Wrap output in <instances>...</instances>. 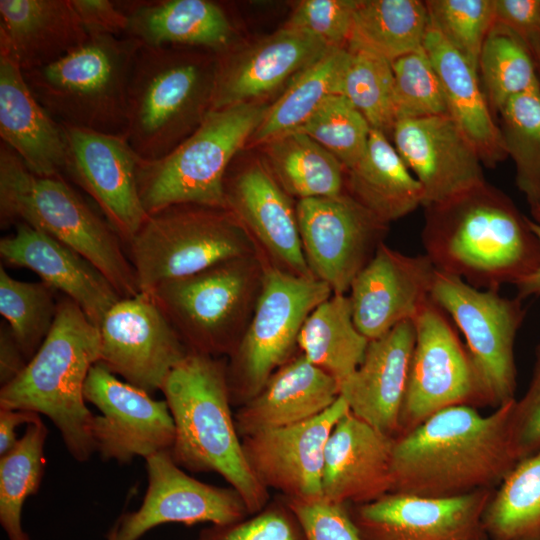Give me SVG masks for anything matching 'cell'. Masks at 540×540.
I'll return each mask as SVG.
<instances>
[{
    "mask_svg": "<svg viewBox=\"0 0 540 540\" xmlns=\"http://www.w3.org/2000/svg\"><path fill=\"white\" fill-rule=\"evenodd\" d=\"M369 340L353 321L348 295L332 294L306 318L297 339L300 353L340 384L361 364Z\"/></svg>",
    "mask_w": 540,
    "mask_h": 540,
    "instance_id": "cell-34",
    "label": "cell"
},
{
    "mask_svg": "<svg viewBox=\"0 0 540 540\" xmlns=\"http://www.w3.org/2000/svg\"><path fill=\"white\" fill-rule=\"evenodd\" d=\"M0 256L9 266L35 272L42 282L76 303L98 328L122 298L86 258L28 224H15V232L0 240Z\"/></svg>",
    "mask_w": 540,
    "mask_h": 540,
    "instance_id": "cell-26",
    "label": "cell"
},
{
    "mask_svg": "<svg viewBox=\"0 0 540 540\" xmlns=\"http://www.w3.org/2000/svg\"><path fill=\"white\" fill-rule=\"evenodd\" d=\"M349 61L347 47L330 49L291 79L252 134L254 145L267 144L297 131L331 95L341 94Z\"/></svg>",
    "mask_w": 540,
    "mask_h": 540,
    "instance_id": "cell-35",
    "label": "cell"
},
{
    "mask_svg": "<svg viewBox=\"0 0 540 540\" xmlns=\"http://www.w3.org/2000/svg\"><path fill=\"white\" fill-rule=\"evenodd\" d=\"M141 44L91 33L58 61L22 72L36 100L62 125L126 137L128 87Z\"/></svg>",
    "mask_w": 540,
    "mask_h": 540,
    "instance_id": "cell-7",
    "label": "cell"
},
{
    "mask_svg": "<svg viewBox=\"0 0 540 540\" xmlns=\"http://www.w3.org/2000/svg\"><path fill=\"white\" fill-rule=\"evenodd\" d=\"M183 48L141 45L136 54L125 138L143 161L170 153L211 109L217 62Z\"/></svg>",
    "mask_w": 540,
    "mask_h": 540,
    "instance_id": "cell-6",
    "label": "cell"
},
{
    "mask_svg": "<svg viewBox=\"0 0 540 540\" xmlns=\"http://www.w3.org/2000/svg\"><path fill=\"white\" fill-rule=\"evenodd\" d=\"M71 2L89 34L125 35L128 18L118 1L71 0Z\"/></svg>",
    "mask_w": 540,
    "mask_h": 540,
    "instance_id": "cell-52",
    "label": "cell"
},
{
    "mask_svg": "<svg viewBox=\"0 0 540 540\" xmlns=\"http://www.w3.org/2000/svg\"><path fill=\"white\" fill-rule=\"evenodd\" d=\"M226 210L245 227L260 254L271 265L302 277H313L307 265L296 206L269 167L254 163L224 180Z\"/></svg>",
    "mask_w": 540,
    "mask_h": 540,
    "instance_id": "cell-23",
    "label": "cell"
},
{
    "mask_svg": "<svg viewBox=\"0 0 540 540\" xmlns=\"http://www.w3.org/2000/svg\"><path fill=\"white\" fill-rule=\"evenodd\" d=\"M429 23L425 1L358 0L348 46L393 62L423 48Z\"/></svg>",
    "mask_w": 540,
    "mask_h": 540,
    "instance_id": "cell-36",
    "label": "cell"
},
{
    "mask_svg": "<svg viewBox=\"0 0 540 540\" xmlns=\"http://www.w3.org/2000/svg\"><path fill=\"white\" fill-rule=\"evenodd\" d=\"M511 441L518 462L540 450V344L530 384L521 399H515L510 419Z\"/></svg>",
    "mask_w": 540,
    "mask_h": 540,
    "instance_id": "cell-50",
    "label": "cell"
},
{
    "mask_svg": "<svg viewBox=\"0 0 540 540\" xmlns=\"http://www.w3.org/2000/svg\"><path fill=\"white\" fill-rule=\"evenodd\" d=\"M425 208L422 244L436 270L483 290L520 282L540 264V243L512 199L487 181Z\"/></svg>",
    "mask_w": 540,
    "mask_h": 540,
    "instance_id": "cell-2",
    "label": "cell"
},
{
    "mask_svg": "<svg viewBox=\"0 0 540 540\" xmlns=\"http://www.w3.org/2000/svg\"><path fill=\"white\" fill-rule=\"evenodd\" d=\"M423 47L440 79L448 115L475 147L482 163L495 167L508 153L500 126L480 88L478 71L441 35L431 20Z\"/></svg>",
    "mask_w": 540,
    "mask_h": 540,
    "instance_id": "cell-31",
    "label": "cell"
},
{
    "mask_svg": "<svg viewBox=\"0 0 540 540\" xmlns=\"http://www.w3.org/2000/svg\"><path fill=\"white\" fill-rule=\"evenodd\" d=\"M330 49L313 34L285 25L245 51L217 61L211 109L256 102Z\"/></svg>",
    "mask_w": 540,
    "mask_h": 540,
    "instance_id": "cell-25",
    "label": "cell"
},
{
    "mask_svg": "<svg viewBox=\"0 0 540 540\" xmlns=\"http://www.w3.org/2000/svg\"><path fill=\"white\" fill-rule=\"evenodd\" d=\"M227 359L190 351L161 391L175 426L170 449L182 469L214 472L242 497L250 515L269 502V490L252 472L237 432L227 382Z\"/></svg>",
    "mask_w": 540,
    "mask_h": 540,
    "instance_id": "cell-3",
    "label": "cell"
},
{
    "mask_svg": "<svg viewBox=\"0 0 540 540\" xmlns=\"http://www.w3.org/2000/svg\"><path fill=\"white\" fill-rule=\"evenodd\" d=\"M492 113L511 98L540 88L535 63L527 46L510 30L494 23L483 43L478 74Z\"/></svg>",
    "mask_w": 540,
    "mask_h": 540,
    "instance_id": "cell-40",
    "label": "cell"
},
{
    "mask_svg": "<svg viewBox=\"0 0 540 540\" xmlns=\"http://www.w3.org/2000/svg\"><path fill=\"white\" fill-rule=\"evenodd\" d=\"M347 48L349 61L341 95L349 99L372 129L392 133L395 117L391 62L364 49Z\"/></svg>",
    "mask_w": 540,
    "mask_h": 540,
    "instance_id": "cell-43",
    "label": "cell"
},
{
    "mask_svg": "<svg viewBox=\"0 0 540 540\" xmlns=\"http://www.w3.org/2000/svg\"><path fill=\"white\" fill-rule=\"evenodd\" d=\"M119 380L100 363L89 371L84 386L86 402L99 411L91 427L95 452L104 461L129 464L170 451L175 426L167 402Z\"/></svg>",
    "mask_w": 540,
    "mask_h": 540,
    "instance_id": "cell-16",
    "label": "cell"
},
{
    "mask_svg": "<svg viewBox=\"0 0 540 540\" xmlns=\"http://www.w3.org/2000/svg\"><path fill=\"white\" fill-rule=\"evenodd\" d=\"M531 219L540 225V202L530 207Z\"/></svg>",
    "mask_w": 540,
    "mask_h": 540,
    "instance_id": "cell-56",
    "label": "cell"
},
{
    "mask_svg": "<svg viewBox=\"0 0 540 540\" xmlns=\"http://www.w3.org/2000/svg\"><path fill=\"white\" fill-rule=\"evenodd\" d=\"M415 337L413 320H407L369 341L361 364L340 384L350 412L395 439Z\"/></svg>",
    "mask_w": 540,
    "mask_h": 540,
    "instance_id": "cell-27",
    "label": "cell"
},
{
    "mask_svg": "<svg viewBox=\"0 0 540 540\" xmlns=\"http://www.w3.org/2000/svg\"><path fill=\"white\" fill-rule=\"evenodd\" d=\"M284 500L297 518L305 540H365L351 519L348 505L323 496Z\"/></svg>",
    "mask_w": 540,
    "mask_h": 540,
    "instance_id": "cell-49",
    "label": "cell"
},
{
    "mask_svg": "<svg viewBox=\"0 0 540 540\" xmlns=\"http://www.w3.org/2000/svg\"><path fill=\"white\" fill-rule=\"evenodd\" d=\"M28 360L7 323L0 326V384L13 381L27 366Z\"/></svg>",
    "mask_w": 540,
    "mask_h": 540,
    "instance_id": "cell-53",
    "label": "cell"
},
{
    "mask_svg": "<svg viewBox=\"0 0 540 540\" xmlns=\"http://www.w3.org/2000/svg\"><path fill=\"white\" fill-rule=\"evenodd\" d=\"M436 271L427 255H406L382 243L349 290L359 332L371 341L413 320L430 299Z\"/></svg>",
    "mask_w": 540,
    "mask_h": 540,
    "instance_id": "cell-22",
    "label": "cell"
},
{
    "mask_svg": "<svg viewBox=\"0 0 540 540\" xmlns=\"http://www.w3.org/2000/svg\"><path fill=\"white\" fill-rule=\"evenodd\" d=\"M266 146L269 169L289 196L302 200L345 192L344 166L306 134L292 132Z\"/></svg>",
    "mask_w": 540,
    "mask_h": 540,
    "instance_id": "cell-37",
    "label": "cell"
},
{
    "mask_svg": "<svg viewBox=\"0 0 540 540\" xmlns=\"http://www.w3.org/2000/svg\"><path fill=\"white\" fill-rule=\"evenodd\" d=\"M56 293L42 281L17 280L0 266V313L28 362L53 327L60 301Z\"/></svg>",
    "mask_w": 540,
    "mask_h": 540,
    "instance_id": "cell-41",
    "label": "cell"
},
{
    "mask_svg": "<svg viewBox=\"0 0 540 540\" xmlns=\"http://www.w3.org/2000/svg\"><path fill=\"white\" fill-rule=\"evenodd\" d=\"M530 226L540 243V225L530 219ZM514 286L516 287L517 292L516 297L520 300L540 295V264L531 275L516 283Z\"/></svg>",
    "mask_w": 540,
    "mask_h": 540,
    "instance_id": "cell-55",
    "label": "cell"
},
{
    "mask_svg": "<svg viewBox=\"0 0 540 540\" xmlns=\"http://www.w3.org/2000/svg\"><path fill=\"white\" fill-rule=\"evenodd\" d=\"M395 123L448 114L437 72L424 47L391 62Z\"/></svg>",
    "mask_w": 540,
    "mask_h": 540,
    "instance_id": "cell-45",
    "label": "cell"
},
{
    "mask_svg": "<svg viewBox=\"0 0 540 540\" xmlns=\"http://www.w3.org/2000/svg\"><path fill=\"white\" fill-rule=\"evenodd\" d=\"M324 282L266 264L262 289L249 325L227 360L232 405L242 406L295 353L308 315L332 295Z\"/></svg>",
    "mask_w": 540,
    "mask_h": 540,
    "instance_id": "cell-11",
    "label": "cell"
},
{
    "mask_svg": "<svg viewBox=\"0 0 540 540\" xmlns=\"http://www.w3.org/2000/svg\"><path fill=\"white\" fill-rule=\"evenodd\" d=\"M391 134L395 149L422 187L423 207L486 182L478 152L448 114L399 120Z\"/></svg>",
    "mask_w": 540,
    "mask_h": 540,
    "instance_id": "cell-21",
    "label": "cell"
},
{
    "mask_svg": "<svg viewBox=\"0 0 540 540\" xmlns=\"http://www.w3.org/2000/svg\"><path fill=\"white\" fill-rule=\"evenodd\" d=\"M358 0H305L292 13L286 26L307 31L329 47L349 43Z\"/></svg>",
    "mask_w": 540,
    "mask_h": 540,
    "instance_id": "cell-48",
    "label": "cell"
},
{
    "mask_svg": "<svg viewBox=\"0 0 540 540\" xmlns=\"http://www.w3.org/2000/svg\"><path fill=\"white\" fill-rule=\"evenodd\" d=\"M493 491L454 497L390 492L348 510L365 540H489L482 517Z\"/></svg>",
    "mask_w": 540,
    "mask_h": 540,
    "instance_id": "cell-18",
    "label": "cell"
},
{
    "mask_svg": "<svg viewBox=\"0 0 540 540\" xmlns=\"http://www.w3.org/2000/svg\"><path fill=\"white\" fill-rule=\"evenodd\" d=\"M0 136L33 174L64 175L67 144L63 125L41 106L20 68L4 56H0Z\"/></svg>",
    "mask_w": 540,
    "mask_h": 540,
    "instance_id": "cell-30",
    "label": "cell"
},
{
    "mask_svg": "<svg viewBox=\"0 0 540 540\" xmlns=\"http://www.w3.org/2000/svg\"><path fill=\"white\" fill-rule=\"evenodd\" d=\"M267 109L259 102L211 109L166 156L141 160L137 183L146 213L178 204L226 209L224 180L229 164L250 140Z\"/></svg>",
    "mask_w": 540,
    "mask_h": 540,
    "instance_id": "cell-8",
    "label": "cell"
},
{
    "mask_svg": "<svg viewBox=\"0 0 540 540\" xmlns=\"http://www.w3.org/2000/svg\"><path fill=\"white\" fill-rule=\"evenodd\" d=\"M425 2L432 24L478 71L483 43L494 24L493 0Z\"/></svg>",
    "mask_w": 540,
    "mask_h": 540,
    "instance_id": "cell-46",
    "label": "cell"
},
{
    "mask_svg": "<svg viewBox=\"0 0 540 540\" xmlns=\"http://www.w3.org/2000/svg\"><path fill=\"white\" fill-rule=\"evenodd\" d=\"M482 523L489 540H540V450L494 489Z\"/></svg>",
    "mask_w": 540,
    "mask_h": 540,
    "instance_id": "cell-38",
    "label": "cell"
},
{
    "mask_svg": "<svg viewBox=\"0 0 540 540\" xmlns=\"http://www.w3.org/2000/svg\"><path fill=\"white\" fill-rule=\"evenodd\" d=\"M89 36L71 0H0V56L22 72L58 61Z\"/></svg>",
    "mask_w": 540,
    "mask_h": 540,
    "instance_id": "cell-28",
    "label": "cell"
},
{
    "mask_svg": "<svg viewBox=\"0 0 540 540\" xmlns=\"http://www.w3.org/2000/svg\"><path fill=\"white\" fill-rule=\"evenodd\" d=\"M514 402L487 416L451 406L396 438L392 492L454 497L495 489L518 462L510 433Z\"/></svg>",
    "mask_w": 540,
    "mask_h": 540,
    "instance_id": "cell-1",
    "label": "cell"
},
{
    "mask_svg": "<svg viewBox=\"0 0 540 540\" xmlns=\"http://www.w3.org/2000/svg\"><path fill=\"white\" fill-rule=\"evenodd\" d=\"M98 363L149 394L190 352L154 300L145 294L121 298L99 325Z\"/></svg>",
    "mask_w": 540,
    "mask_h": 540,
    "instance_id": "cell-15",
    "label": "cell"
},
{
    "mask_svg": "<svg viewBox=\"0 0 540 540\" xmlns=\"http://www.w3.org/2000/svg\"><path fill=\"white\" fill-rule=\"evenodd\" d=\"M268 261L261 254L221 261L159 284L148 294L189 351L229 356L255 310Z\"/></svg>",
    "mask_w": 540,
    "mask_h": 540,
    "instance_id": "cell-9",
    "label": "cell"
},
{
    "mask_svg": "<svg viewBox=\"0 0 540 540\" xmlns=\"http://www.w3.org/2000/svg\"><path fill=\"white\" fill-rule=\"evenodd\" d=\"M339 383L299 353L277 369L261 391L234 414L240 438L298 424L330 408Z\"/></svg>",
    "mask_w": 540,
    "mask_h": 540,
    "instance_id": "cell-29",
    "label": "cell"
},
{
    "mask_svg": "<svg viewBox=\"0 0 540 540\" xmlns=\"http://www.w3.org/2000/svg\"><path fill=\"white\" fill-rule=\"evenodd\" d=\"M128 18L124 36L147 47H200L222 52L233 38L224 10L207 0L118 1Z\"/></svg>",
    "mask_w": 540,
    "mask_h": 540,
    "instance_id": "cell-32",
    "label": "cell"
},
{
    "mask_svg": "<svg viewBox=\"0 0 540 540\" xmlns=\"http://www.w3.org/2000/svg\"><path fill=\"white\" fill-rule=\"evenodd\" d=\"M124 246L145 295L165 281L221 261L260 254L232 213L196 204L173 205L148 215Z\"/></svg>",
    "mask_w": 540,
    "mask_h": 540,
    "instance_id": "cell-10",
    "label": "cell"
},
{
    "mask_svg": "<svg viewBox=\"0 0 540 540\" xmlns=\"http://www.w3.org/2000/svg\"><path fill=\"white\" fill-rule=\"evenodd\" d=\"M20 222L78 252L104 274L122 298L140 294L124 242L112 225L92 210L64 176L33 174L1 141V228Z\"/></svg>",
    "mask_w": 540,
    "mask_h": 540,
    "instance_id": "cell-5",
    "label": "cell"
},
{
    "mask_svg": "<svg viewBox=\"0 0 540 540\" xmlns=\"http://www.w3.org/2000/svg\"><path fill=\"white\" fill-rule=\"evenodd\" d=\"M303 253L312 276L346 294L384 243L389 224L347 192L296 204Z\"/></svg>",
    "mask_w": 540,
    "mask_h": 540,
    "instance_id": "cell-14",
    "label": "cell"
},
{
    "mask_svg": "<svg viewBox=\"0 0 540 540\" xmlns=\"http://www.w3.org/2000/svg\"><path fill=\"white\" fill-rule=\"evenodd\" d=\"M413 323L415 345L398 437L442 409L483 406L471 358L447 314L430 298Z\"/></svg>",
    "mask_w": 540,
    "mask_h": 540,
    "instance_id": "cell-13",
    "label": "cell"
},
{
    "mask_svg": "<svg viewBox=\"0 0 540 540\" xmlns=\"http://www.w3.org/2000/svg\"><path fill=\"white\" fill-rule=\"evenodd\" d=\"M346 174L347 193L387 224L423 205L420 183L382 131L371 129L364 156Z\"/></svg>",
    "mask_w": 540,
    "mask_h": 540,
    "instance_id": "cell-33",
    "label": "cell"
},
{
    "mask_svg": "<svg viewBox=\"0 0 540 540\" xmlns=\"http://www.w3.org/2000/svg\"><path fill=\"white\" fill-rule=\"evenodd\" d=\"M431 300L463 333L483 406L498 408L515 399L517 370L514 344L526 315L522 300L495 290L475 288L436 271Z\"/></svg>",
    "mask_w": 540,
    "mask_h": 540,
    "instance_id": "cell-12",
    "label": "cell"
},
{
    "mask_svg": "<svg viewBox=\"0 0 540 540\" xmlns=\"http://www.w3.org/2000/svg\"><path fill=\"white\" fill-rule=\"evenodd\" d=\"M195 540H305L301 526L282 496L241 521L202 529Z\"/></svg>",
    "mask_w": 540,
    "mask_h": 540,
    "instance_id": "cell-47",
    "label": "cell"
},
{
    "mask_svg": "<svg viewBox=\"0 0 540 540\" xmlns=\"http://www.w3.org/2000/svg\"><path fill=\"white\" fill-rule=\"evenodd\" d=\"M499 115L517 187L532 207L540 202V88L511 98Z\"/></svg>",
    "mask_w": 540,
    "mask_h": 540,
    "instance_id": "cell-42",
    "label": "cell"
},
{
    "mask_svg": "<svg viewBox=\"0 0 540 540\" xmlns=\"http://www.w3.org/2000/svg\"><path fill=\"white\" fill-rule=\"evenodd\" d=\"M100 332L69 298L59 301L55 322L25 369L0 389V408L48 417L78 462L95 453L84 386L99 361Z\"/></svg>",
    "mask_w": 540,
    "mask_h": 540,
    "instance_id": "cell-4",
    "label": "cell"
},
{
    "mask_svg": "<svg viewBox=\"0 0 540 540\" xmlns=\"http://www.w3.org/2000/svg\"><path fill=\"white\" fill-rule=\"evenodd\" d=\"M47 436L48 428L39 418L27 424L14 448L0 457V524L9 540H29L22 527V508L40 487Z\"/></svg>",
    "mask_w": 540,
    "mask_h": 540,
    "instance_id": "cell-39",
    "label": "cell"
},
{
    "mask_svg": "<svg viewBox=\"0 0 540 540\" xmlns=\"http://www.w3.org/2000/svg\"><path fill=\"white\" fill-rule=\"evenodd\" d=\"M371 126L344 95L329 96L295 132L311 137L333 156L345 170L364 156Z\"/></svg>",
    "mask_w": 540,
    "mask_h": 540,
    "instance_id": "cell-44",
    "label": "cell"
},
{
    "mask_svg": "<svg viewBox=\"0 0 540 540\" xmlns=\"http://www.w3.org/2000/svg\"><path fill=\"white\" fill-rule=\"evenodd\" d=\"M395 440L349 410L326 443L322 496L339 504L360 505L392 492Z\"/></svg>",
    "mask_w": 540,
    "mask_h": 540,
    "instance_id": "cell-24",
    "label": "cell"
},
{
    "mask_svg": "<svg viewBox=\"0 0 540 540\" xmlns=\"http://www.w3.org/2000/svg\"><path fill=\"white\" fill-rule=\"evenodd\" d=\"M63 128L67 144L64 174L94 200L125 245L148 217L137 183L142 159L125 137Z\"/></svg>",
    "mask_w": 540,
    "mask_h": 540,
    "instance_id": "cell-19",
    "label": "cell"
},
{
    "mask_svg": "<svg viewBox=\"0 0 540 540\" xmlns=\"http://www.w3.org/2000/svg\"><path fill=\"white\" fill-rule=\"evenodd\" d=\"M494 23L515 34L531 55L540 50V0H493Z\"/></svg>",
    "mask_w": 540,
    "mask_h": 540,
    "instance_id": "cell-51",
    "label": "cell"
},
{
    "mask_svg": "<svg viewBox=\"0 0 540 540\" xmlns=\"http://www.w3.org/2000/svg\"><path fill=\"white\" fill-rule=\"evenodd\" d=\"M145 461L148 485L142 504L119 518L108 540H139L166 523L223 525L250 516L235 489L207 484L188 475L170 451L155 453Z\"/></svg>",
    "mask_w": 540,
    "mask_h": 540,
    "instance_id": "cell-17",
    "label": "cell"
},
{
    "mask_svg": "<svg viewBox=\"0 0 540 540\" xmlns=\"http://www.w3.org/2000/svg\"><path fill=\"white\" fill-rule=\"evenodd\" d=\"M532 57H533V60H534V63H535L538 79H539V82H540V50L535 52L532 55Z\"/></svg>",
    "mask_w": 540,
    "mask_h": 540,
    "instance_id": "cell-57",
    "label": "cell"
},
{
    "mask_svg": "<svg viewBox=\"0 0 540 540\" xmlns=\"http://www.w3.org/2000/svg\"><path fill=\"white\" fill-rule=\"evenodd\" d=\"M349 411L342 396L307 421L242 437L246 460L259 482L287 499L322 496L324 453L337 421Z\"/></svg>",
    "mask_w": 540,
    "mask_h": 540,
    "instance_id": "cell-20",
    "label": "cell"
},
{
    "mask_svg": "<svg viewBox=\"0 0 540 540\" xmlns=\"http://www.w3.org/2000/svg\"><path fill=\"white\" fill-rule=\"evenodd\" d=\"M39 418L40 415L32 411L0 408V457L11 451L18 442L17 426L30 424Z\"/></svg>",
    "mask_w": 540,
    "mask_h": 540,
    "instance_id": "cell-54",
    "label": "cell"
}]
</instances>
